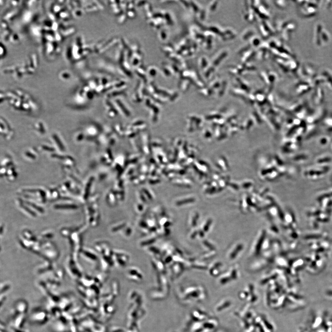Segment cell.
Returning a JSON list of instances; mask_svg holds the SVG:
<instances>
[{
  "mask_svg": "<svg viewBox=\"0 0 332 332\" xmlns=\"http://www.w3.org/2000/svg\"><path fill=\"white\" fill-rule=\"evenodd\" d=\"M194 201V199H193V198H190V199H187V200H185L180 201H178L176 203V205H178V206L184 205V204H189V203L193 202Z\"/></svg>",
  "mask_w": 332,
  "mask_h": 332,
  "instance_id": "6da1fadb",
  "label": "cell"
},
{
  "mask_svg": "<svg viewBox=\"0 0 332 332\" xmlns=\"http://www.w3.org/2000/svg\"><path fill=\"white\" fill-rule=\"evenodd\" d=\"M138 209H139V210H140H140H142L143 209L142 206L141 205H139V206H138Z\"/></svg>",
  "mask_w": 332,
  "mask_h": 332,
  "instance_id": "8992f818",
  "label": "cell"
},
{
  "mask_svg": "<svg viewBox=\"0 0 332 332\" xmlns=\"http://www.w3.org/2000/svg\"><path fill=\"white\" fill-rule=\"evenodd\" d=\"M171 260H172L171 257H168V258H167V259H166V262H170V261H171Z\"/></svg>",
  "mask_w": 332,
  "mask_h": 332,
  "instance_id": "5b68a950",
  "label": "cell"
},
{
  "mask_svg": "<svg viewBox=\"0 0 332 332\" xmlns=\"http://www.w3.org/2000/svg\"><path fill=\"white\" fill-rule=\"evenodd\" d=\"M150 250L152 252H154L155 253H158V254L159 253V251L158 249L156 248L151 247V248H150Z\"/></svg>",
  "mask_w": 332,
  "mask_h": 332,
  "instance_id": "277c9868",
  "label": "cell"
},
{
  "mask_svg": "<svg viewBox=\"0 0 332 332\" xmlns=\"http://www.w3.org/2000/svg\"><path fill=\"white\" fill-rule=\"evenodd\" d=\"M155 241V239H151V240H149V241H145V242H143V245H149V244H150V243H152L154 242V241Z\"/></svg>",
  "mask_w": 332,
  "mask_h": 332,
  "instance_id": "3957f363",
  "label": "cell"
},
{
  "mask_svg": "<svg viewBox=\"0 0 332 332\" xmlns=\"http://www.w3.org/2000/svg\"><path fill=\"white\" fill-rule=\"evenodd\" d=\"M197 217H198V215H197V214H196V216H195L194 217L193 219V220H192V226H193L194 227L196 226Z\"/></svg>",
  "mask_w": 332,
  "mask_h": 332,
  "instance_id": "7a4b0ae2",
  "label": "cell"
}]
</instances>
